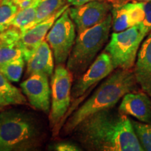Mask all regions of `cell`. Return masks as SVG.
<instances>
[{
  "label": "cell",
  "instance_id": "6da1fadb",
  "mask_svg": "<svg viewBox=\"0 0 151 151\" xmlns=\"http://www.w3.org/2000/svg\"><path fill=\"white\" fill-rule=\"evenodd\" d=\"M72 133L88 150L143 151L129 116L113 108L88 116Z\"/></svg>",
  "mask_w": 151,
  "mask_h": 151
},
{
  "label": "cell",
  "instance_id": "7a4b0ae2",
  "mask_svg": "<svg viewBox=\"0 0 151 151\" xmlns=\"http://www.w3.org/2000/svg\"><path fill=\"white\" fill-rule=\"evenodd\" d=\"M139 84L131 69H117L104 79L90 97L66 121L64 134H71L79 123L98 111L114 108L124 94L137 92Z\"/></svg>",
  "mask_w": 151,
  "mask_h": 151
},
{
  "label": "cell",
  "instance_id": "3957f363",
  "mask_svg": "<svg viewBox=\"0 0 151 151\" xmlns=\"http://www.w3.org/2000/svg\"><path fill=\"white\" fill-rule=\"evenodd\" d=\"M41 138L39 124L29 114L16 110L0 113V151L33 150Z\"/></svg>",
  "mask_w": 151,
  "mask_h": 151
},
{
  "label": "cell",
  "instance_id": "277c9868",
  "mask_svg": "<svg viewBox=\"0 0 151 151\" xmlns=\"http://www.w3.org/2000/svg\"><path fill=\"white\" fill-rule=\"evenodd\" d=\"M111 27L112 16L109 14L99 24L78 34L67 61L73 77L79 78L91 65L108 41Z\"/></svg>",
  "mask_w": 151,
  "mask_h": 151
},
{
  "label": "cell",
  "instance_id": "5b68a950",
  "mask_svg": "<svg viewBox=\"0 0 151 151\" xmlns=\"http://www.w3.org/2000/svg\"><path fill=\"white\" fill-rule=\"evenodd\" d=\"M146 36L140 26L112 33L104 51L110 55L115 69H131L134 66L139 48Z\"/></svg>",
  "mask_w": 151,
  "mask_h": 151
},
{
  "label": "cell",
  "instance_id": "8992f818",
  "mask_svg": "<svg viewBox=\"0 0 151 151\" xmlns=\"http://www.w3.org/2000/svg\"><path fill=\"white\" fill-rule=\"evenodd\" d=\"M50 78L52 101L49 120L54 128V134H58L71 104L73 77L67 67L61 64L56 66Z\"/></svg>",
  "mask_w": 151,
  "mask_h": 151
},
{
  "label": "cell",
  "instance_id": "52a82bcc",
  "mask_svg": "<svg viewBox=\"0 0 151 151\" xmlns=\"http://www.w3.org/2000/svg\"><path fill=\"white\" fill-rule=\"evenodd\" d=\"M76 32L75 24L70 18L68 8L57 19L46 37L57 65L67 60L76 38Z\"/></svg>",
  "mask_w": 151,
  "mask_h": 151
},
{
  "label": "cell",
  "instance_id": "ba28073f",
  "mask_svg": "<svg viewBox=\"0 0 151 151\" xmlns=\"http://www.w3.org/2000/svg\"><path fill=\"white\" fill-rule=\"evenodd\" d=\"M115 69L110 55L105 51L99 54L73 84L71 88V100L78 102L79 97L106 78Z\"/></svg>",
  "mask_w": 151,
  "mask_h": 151
},
{
  "label": "cell",
  "instance_id": "9c48e42d",
  "mask_svg": "<svg viewBox=\"0 0 151 151\" xmlns=\"http://www.w3.org/2000/svg\"><path fill=\"white\" fill-rule=\"evenodd\" d=\"M112 5L104 0H95L69 8V14L74 22L77 33L99 24L111 14Z\"/></svg>",
  "mask_w": 151,
  "mask_h": 151
},
{
  "label": "cell",
  "instance_id": "30bf717a",
  "mask_svg": "<svg viewBox=\"0 0 151 151\" xmlns=\"http://www.w3.org/2000/svg\"><path fill=\"white\" fill-rule=\"evenodd\" d=\"M49 77L43 73H35L20 84V88L30 104L37 110L48 113L50 110L51 90Z\"/></svg>",
  "mask_w": 151,
  "mask_h": 151
},
{
  "label": "cell",
  "instance_id": "8fae6325",
  "mask_svg": "<svg viewBox=\"0 0 151 151\" xmlns=\"http://www.w3.org/2000/svg\"><path fill=\"white\" fill-rule=\"evenodd\" d=\"M118 110L122 114L134 117L140 122L151 123V97L143 91L124 94Z\"/></svg>",
  "mask_w": 151,
  "mask_h": 151
},
{
  "label": "cell",
  "instance_id": "7c38bea8",
  "mask_svg": "<svg viewBox=\"0 0 151 151\" xmlns=\"http://www.w3.org/2000/svg\"><path fill=\"white\" fill-rule=\"evenodd\" d=\"M69 7V4H66L63 8H62L54 15L21 32V42L23 46L24 61H27L33 52L34 50L43 41L45 40L47 34L57 19Z\"/></svg>",
  "mask_w": 151,
  "mask_h": 151
},
{
  "label": "cell",
  "instance_id": "4fadbf2b",
  "mask_svg": "<svg viewBox=\"0 0 151 151\" xmlns=\"http://www.w3.org/2000/svg\"><path fill=\"white\" fill-rule=\"evenodd\" d=\"M133 71L141 90L151 97V32L142 41Z\"/></svg>",
  "mask_w": 151,
  "mask_h": 151
},
{
  "label": "cell",
  "instance_id": "5bb4252c",
  "mask_svg": "<svg viewBox=\"0 0 151 151\" xmlns=\"http://www.w3.org/2000/svg\"><path fill=\"white\" fill-rule=\"evenodd\" d=\"M27 73H43L51 77L54 72V57L50 46L46 40L36 48L27 60Z\"/></svg>",
  "mask_w": 151,
  "mask_h": 151
},
{
  "label": "cell",
  "instance_id": "9a60e30c",
  "mask_svg": "<svg viewBox=\"0 0 151 151\" xmlns=\"http://www.w3.org/2000/svg\"><path fill=\"white\" fill-rule=\"evenodd\" d=\"M21 32L10 27L0 32V65L23 58Z\"/></svg>",
  "mask_w": 151,
  "mask_h": 151
},
{
  "label": "cell",
  "instance_id": "2e32d148",
  "mask_svg": "<svg viewBox=\"0 0 151 151\" xmlns=\"http://www.w3.org/2000/svg\"><path fill=\"white\" fill-rule=\"evenodd\" d=\"M37 17V0L32 4L24 9H19L11 22V27H16L21 32L25 31L35 24Z\"/></svg>",
  "mask_w": 151,
  "mask_h": 151
},
{
  "label": "cell",
  "instance_id": "e0dca14e",
  "mask_svg": "<svg viewBox=\"0 0 151 151\" xmlns=\"http://www.w3.org/2000/svg\"><path fill=\"white\" fill-rule=\"evenodd\" d=\"M0 96L9 105H22L26 104V99L20 89L12 86L9 81L0 72Z\"/></svg>",
  "mask_w": 151,
  "mask_h": 151
},
{
  "label": "cell",
  "instance_id": "ac0fdd59",
  "mask_svg": "<svg viewBox=\"0 0 151 151\" xmlns=\"http://www.w3.org/2000/svg\"><path fill=\"white\" fill-rule=\"evenodd\" d=\"M67 2V0H37V17L34 25L54 15Z\"/></svg>",
  "mask_w": 151,
  "mask_h": 151
},
{
  "label": "cell",
  "instance_id": "d6986e66",
  "mask_svg": "<svg viewBox=\"0 0 151 151\" xmlns=\"http://www.w3.org/2000/svg\"><path fill=\"white\" fill-rule=\"evenodd\" d=\"M111 14L112 16L111 28L114 32L124 31L132 27L124 4L112 6Z\"/></svg>",
  "mask_w": 151,
  "mask_h": 151
},
{
  "label": "cell",
  "instance_id": "ffe728a7",
  "mask_svg": "<svg viewBox=\"0 0 151 151\" xmlns=\"http://www.w3.org/2000/svg\"><path fill=\"white\" fill-rule=\"evenodd\" d=\"M18 10V7L12 0H0V32L11 27Z\"/></svg>",
  "mask_w": 151,
  "mask_h": 151
},
{
  "label": "cell",
  "instance_id": "44dd1931",
  "mask_svg": "<svg viewBox=\"0 0 151 151\" xmlns=\"http://www.w3.org/2000/svg\"><path fill=\"white\" fill-rule=\"evenodd\" d=\"M24 60L23 58L13 60L0 65V72L11 82L17 83L20 81L23 71Z\"/></svg>",
  "mask_w": 151,
  "mask_h": 151
},
{
  "label": "cell",
  "instance_id": "7402d4cb",
  "mask_svg": "<svg viewBox=\"0 0 151 151\" xmlns=\"http://www.w3.org/2000/svg\"><path fill=\"white\" fill-rule=\"evenodd\" d=\"M130 120L143 150L151 151V123L138 122L131 118Z\"/></svg>",
  "mask_w": 151,
  "mask_h": 151
},
{
  "label": "cell",
  "instance_id": "603a6c76",
  "mask_svg": "<svg viewBox=\"0 0 151 151\" xmlns=\"http://www.w3.org/2000/svg\"><path fill=\"white\" fill-rule=\"evenodd\" d=\"M124 6H125L132 27L140 24L145 17L142 1L127 2L124 4Z\"/></svg>",
  "mask_w": 151,
  "mask_h": 151
},
{
  "label": "cell",
  "instance_id": "cb8c5ba5",
  "mask_svg": "<svg viewBox=\"0 0 151 151\" xmlns=\"http://www.w3.org/2000/svg\"><path fill=\"white\" fill-rule=\"evenodd\" d=\"M145 12L144 19L140 24V28L142 32L147 36L151 32V1H142Z\"/></svg>",
  "mask_w": 151,
  "mask_h": 151
},
{
  "label": "cell",
  "instance_id": "d4e9b609",
  "mask_svg": "<svg viewBox=\"0 0 151 151\" xmlns=\"http://www.w3.org/2000/svg\"><path fill=\"white\" fill-rule=\"evenodd\" d=\"M54 149L57 151H78L82 150L74 143L70 142H60L55 145Z\"/></svg>",
  "mask_w": 151,
  "mask_h": 151
},
{
  "label": "cell",
  "instance_id": "484cf974",
  "mask_svg": "<svg viewBox=\"0 0 151 151\" xmlns=\"http://www.w3.org/2000/svg\"><path fill=\"white\" fill-rule=\"evenodd\" d=\"M12 1L16 4L19 9H22L32 4L35 0H12Z\"/></svg>",
  "mask_w": 151,
  "mask_h": 151
},
{
  "label": "cell",
  "instance_id": "4316f807",
  "mask_svg": "<svg viewBox=\"0 0 151 151\" xmlns=\"http://www.w3.org/2000/svg\"><path fill=\"white\" fill-rule=\"evenodd\" d=\"M92 1H95V0H67V3H69V4L72 6H78Z\"/></svg>",
  "mask_w": 151,
  "mask_h": 151
},
{
  "label": "cell",
  "instance_id": "83f0119b",
  "mask_svg": "<svg viewBox=\"0 0 151 151\" xmlns=\"http://www.w3.org/2000/svg\"><path fill=\"white\" fill-rule=\"evenodd\" d=\"M9 103L7 102L6 100L4 99V98H2L0 96V111H1V110L4 108H5L6 106H9Z\"/></svg>",
  "mask_w": 151,
  "mask_h": 151
},
{
  "label": "cell",
  "instance_id": "f1b7e54d",
  "mask_svg": "<svg viewBox=\"0 0 151 151\" xmlns=\"http://www.w3.org/2000/svg\"><path fill=\"white\" fill-rule=\"evenodd\" d=\"M112 1L114 3V5H121L127 3L129 0H113Z\"/></svg>",
  "mask_w": 151,
  "mask_h": 151
},
{
  "label": "cell",
  "instance_id": "f546056e",
  "mask_svg": "<svg viewBox=\"0 0 151 151\" xmlns=\"http://www.w3.org/2000/svg\"><path fill=\"white\" fill-rule=\"evenodd\" d=\"M139 1H151V0H137Z\"/></svg>",
  "mask_w": 151,
  "mask_h": 151
},
{
  "label": "cell",
  "instance_id": "4dcf8cb0",
  "mask_svg": "<svg viewBox=\"0 0 151 151\" xmlns=\"http://www.w3.org/2000/svg\"><path fill=\"white\" fill-rule=\"evenodd\" d=\"M108 1H113V0H108Z\"/></svg>",
  "mask_w": 151,
  "mask_h": 151
}]
</instances>
